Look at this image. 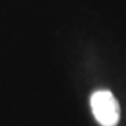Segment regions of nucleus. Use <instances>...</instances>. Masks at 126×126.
<instances>
[{"mask_svg": "<svg viewBox=\"0 0 126 126\" xmlns=\"http://www.w3.org/2000/svg\"><path fill=\"white\" fill-rule=\"evenodd\" d=\"M91 110L96 120L102 126H116L120 118V108L110 91L99 90L90 98Z\"/></svg>", "mask_w": 126, "mask_h": 126, "instance_id": "f257e3e1", "label": "nucleus"}]
</instances>
